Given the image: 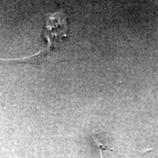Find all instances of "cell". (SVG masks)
Segmentation results:
<instances>
[{
  "mask_svg": "<svg viewBox=\"0 0 158 158\" xmlns=\"http://www.w3.org/2000/svg\"><path fill=\"white\" fill-rule=\"evenodd\" d=\"M44 37L47 40V46L42 51H40L32 56L24 57L21 59H5L7 61H15L19 62H27L30 59L31 62H39L40 59H44L48 54L55 49L62 47L64 41L68 38V24L67 17L62 12L49 14L45 21Z\"/></svg>",
  "mask_w": 158,
  "mask_h": 158,
  "instance_id": "6da1fadb",
  "label": "cell"
}]
</instances>
